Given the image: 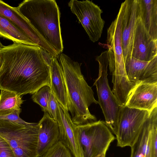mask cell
Wrapping results in <instances>:
<instances>
[{"instance_id":"1","label":"cell","mask_w":157,"mask_h":157,"mask_svg":"<svg viewBox=\"0 0 157 157\" xmlns=\"http://www.w3.org/2000/svg\"><path fill=\"white\" fill-rule=\"evenodd\" d=\"M41 48L13 42L0 50V90L21 95L33 94L42 86H50V67Z\"/></svg>"},{"instance_id":"2","label":"cell","mask_w":157,"mask_h":157,"mask_svg":"<svg viewBox=\"0 0 157 157\" xmlns=\"http://www.w3.org/2000/svg\"><path fill=\"white\" fill-rule=\"evenodd\" d=\"M58 56L63 70L68 110L72 122L79 125L96 121V117L90 113L89 107L92 104H97L98 101L81 72L82 63L63 53Z\"/></svg>"},{"instance_id":"3","label":"cell","mask_w":157,"mask_h":157,"mask_svg":"<svg viewBox=\"0 0 157 157\" xmlns=\"http://www.w3.org/2000/svg\"><path fill=\"white\" fill-rule=\"evenodd\" d=\"M43 38L59 55L63 46L60 13L54 0H25L17 7Z\"/></svg>"},{"instance_id":"4","label":"cell","mask_w":157,"mask_h":157,"mask_svg":"<svg viewBox=\"0 0 157 157\" xmlns=\"http://www.w3.org/2000/svg\"><path fill=\"white\" fill-rule=\"evenodd\" d=\"M123 11L122 3L116 18L107 29L106 44L114 57L108 59V66L112 75V92L117 98L127 97L136 85L128 80L125 70L122 38Z\"/></svg>"},{"instance_id":"5","label":"cell","mask_w":157,"mask_h":157,"mask_svg":"<svg viewBox=\"0 0 157 157\" xmlns=\"http://www.w3.org/2000/svg\"><path fill=\"white\" fill-rule=\"evenodd\" d=\"M96 60L99 63V73L94 85L97 89L98 103L102 110L106 125L116 135L119 115L122 106L117 102L109 85L107 78L109 66L108 51L102 52L96 57Z\"/></svg>"},{"instance_id":"6","label":"cell","mask_w":157,"mask_h":157,"mask_svg":"<svg viewBox=\"0 0 157 157\" xmlns=\"http://www.w3.org/2000/svg\"><path fill=\"white\" fill-rule=\"evenodd\" d=\"M83 157L106 154L115 138L105 121L99 120L76 126Z\"/></svg>"},{"instance_id":"7","label":"cell","mask_w":157,"mask_h":157,"mask_svg":"<svg viewBox=\"0 0 157 157\" xmlns=\"http://www.w3.org/2000/svg\"><path fill=\"white\" fill-rule=\"evenodd\" d=\"M150 113L146 110L125 106L121 107L116 135L117 146L131 147L134 144Z\"/></svg>"},{"instance_id":"8","label":"cell","mask_w":157,"mask_h":157,"mask_svg":"<svg viewBox=\"0 0 157 157\" xmlns=\"http://www.w3.org/2000/svg\"><path fill=\"white\" fill-rule=\"evenodd\" d=\"M68 6L81 24L90 39L93 42L97 41L101 37L105 23L101 17L103 11L100 7L88 0H71Z\"/></svg>"},{"instance_id":"9","label":"cell","mask_w":157,"mask_h":157,"mask_svg":"<svg viewBox=\"0 0 157 157\" xmlns=\"http://www.w3.org/2000/svg\"><path fill=\"white\" fill-rule=\"evenodd\" d=\"M38 123L24 124L0 120V136L12 150L30 143L37 142Z\"/></svg>"},{"instance_id":"10","label":"cell","mask_w":157,"mask_h":157,"mask_svg":"<svg viewBox=\"0 0 157 157\" xmlns=\"http://www.w3.org/2000/svg\"><path fill=\"white\" fill-rule=\"evenodd\" d=\"M0 14L17 26L38 47L52 56L57 54L55 50L43 38L29 21L19 11L17 7L10 6L0 0Z\"/></svg>"},{"instance_id":"11","label":"cell","mask_w":157,"mask_h":157,"mask_svg":"<svg viewBox=\"0 0 157 157\" xmlns=\"http://www.w3.org/2000/svg\"><path fill=\"white\" fill-rule=\"evenodd\" d=\"M122 38L124 61L132 57L136 25L140 14V0H126L122 3Z\"/></svg>"},{"instance_id":"12","label":"cell","mask_w":157,"mask_h":157,"mask_svg":"<svg viewBox=\"0 0 157 157\" xmlns=\"http://www.w3.org/2000/svg\"><path fill=\"white\" fill-rule=\"evenodd\" d=\"M58 104L56 121L59 127V141L70 150L75 157H83L77 125L72 122L68 111L58 102Z\"/></svg>"},{"instance_id":"13","label":"cell","mask_w":157,"mask_h":157,"mask_svg":"<svg viewBox=\"0 0 157 157\" xmlns=\"http://www.w3.org/2000/svg\"><path fill=\"white\" fill-rule=\"evenodd\" d=\"M157 41L145 29L140 14L134 34L132 56L142 61L151 60L157 56Z\"/></svg>"},{"instance_id":"14","label":"cell","mask_w":157,"mask_h":157,"mask_svg":"<svg viewBox=\"0 0 157 157\" xmlns=\"http://www.w3.org/2000/svg\"><path fill=\"white\" fill-rule=\"evenodd\" d=\"M125 68L128 80L136 85L140 83L157 84V56L149 61L132 56L125 61Z\"/></svg>"},{"instance_id":"15","label":"cell","mask_w":157,"mask_h":157,"mask_svg":"<svg viewBox=\"0 0 157 157\" xmlns=\"http://www.w3.org/2000/svg\"><path fill=\"white\" fill-rule=\"evenodd\" d=\"M125 106L150 112L157 106V84L140 83L136 85Z\"/></svg>"},{"instance_id":"16","label":"cell","mask_w":157,"mask_h":157,"mask_svg":"<svg viewBox=\"0 0 157 157\" xmlns=\"http://www.w3.org/2000/svg\"><path fill=\"white\" fill-rule=\"evenodd\" d=\"M37 152L38 157L43 155L59 141V132L57 122L44 112L37 124Z\"/></svg>"},{"instance_id":"17","label":"cell","mask_w":157,"mask_h":157,"mask_svg":"<svg viewBox=\"0 0 157 157\" xmlns=\"http://www.w3.org/2000/svg\"><path fill=\"white\" fill-rule=\"evenodd\" d=\"M50 88L57 101L69 111L67 97L62 67L53 56L50 67Z\"/></svg>"},{"instance_id":"18","label":"cell","mask_w":157,"mask_h":157,"mask_svg":"<svg viewBox=\"0 0 157 157\" xmlns=\"http://www.w3.org/2000/svg\"><path fill=\"white\" fill-rule=\"evenodd\" d=\"M141 18L148 33L157 40V0H140Z\"/></svg>"},{"instance_id":"19","label":"cell","mask_w":157,"mask_h":157,"mask_svg":"<svg viewBox=\"0 0 157 157\" xmlns=\"http://www.w3.org/2000/svg\"><path fill=\"white\" fill-rule=\"evenodd\" d=\"M0 36L11 40L13 42L37 46L24 32L0 14Z\"/></svg>"},{"instance_id":"20","label":"cell","mask_w":157,"mask_h":157,"mask_svg":"<svg viewBox=\"0 0 157 157\" xmlns=\"http://www.w3.org/2000/svg\"><path fill=\"white\" fill-rule=\"evenodd\" d=\"M157 113V110L155 109L150 112L138 137L131 147L130 157H145L146 146L153 121Z\"/></svg>"},{"instance_id":"21","label":"cell","mask_w":157,"mask_h":157,"mask_svg":"<svg viewBox=\"0 0 157 157\" xmlns=\"http://www.w3.org/2000/svg\"><path fill=\"white\" fill-rule=\"evenodd\" d=\"M24 101L21 96L8 90H1L0 94V115L11 114L21 109Z\"/></svg>"},{"instance_id":"22","label":"cell","mask_w":157,"mask_h":157,"mask_svg":"<svg viewBox=\"0 0 157 157\" xmlns=\"http://www.w3.org/2000/svg\"><path fill=\"white\" fill-rule=\"evenodd\" d=\"M51 93L50 86L45 85L40 88L32 96L33 101L40 106L44 113L47 112V106Z\"/></svg>"},{"instance_id":"23","label":"cell","mask_w":157,"mask_h":157,"mask_svg":"<svg viewBox=\"0 0 157 157\" xmlns=\"http://www.w3.org/2000/svg\"><path fill=\"white\" fill-rule=\"evenodd\" d=\"M42 157H75L70 150L59 141L47 151Z\"/></svg>"},{"instance_id":"24","label":"cell","mask_w":157,"mask_h":157,"mask_svg":"<svg viewBox=\"0 0 157 157\" xmlns=\"http://www.w3.org/2000/svg\"><path fill=\"white\" fill-rule=\"evenodd\" d=\"M13 150L15 157H38L37 142L26 144Z\"/></svg>"},{"instance_id":"25","label":"cell","mask_w":157,"mask_h":157,"mask_svg":"<svg viewBox=\"0 0 157 157\" xmlns=\"http://www.w3.org/2000/svg\"><path fill=\"white\" fill-rule=\"evenodd\" d=\"M58 109V101L52 92L47 106V112L50 117L56 121Z\"/></svg>"},{"instance_id":"26","label":"cell","mask_w":157,"mask_h":157,"mask_svg":"<svg viewBox=\"0 0 157 157\" xmlns=\"http://www.w3.org/2000/svg\"><path fill=\"white\" fill-rule=\"evenodd\" d=\"M21 109L17 110L10 114L0 115V120H6L24 124H28L30 123L26 122L21 119L19 115Z\"/></svg>"},{"instance_id":"27","label":"cell","mask_w":157,"mask_h":157,"mask_svg":"<svg viewBox=\"0 0 157 157\" xmlns=\"http://www.w3.org/2000/svg\"><path fill=\"white\" fill-rule=\"evenodd\" d=\"M0 157H15L12 148L0 136Z\"/></svg>"},{"instance_id":"28","label":"cell","mask_w":157,"mask_h":157,"mask_svg":"<svg viewBox=\"0 0 157 157\" xmlns=\"http://www.w3.org/2000/svg\"><path fill=\"white\" fill-rule=\"evenodd\" d=\"M4 45H3L2 44L1 42L0 41V50L3 47ZM2 58L1 57V54L0 53V69L2 66Z\"/></svg>"},{"instance_id":"29","label":"cell","mask_w":157,"mask_h":157,"mask_svg":"<svg viewBox=\"0 0 157 157\" xmlns=\"http://www.w3.org/2000/svg\"><path fill=\"white\" fill-rule=\"evenodd\" d=\"M105 154H103L97 156V157H105Z\"/></svg>"}]
</instances>
